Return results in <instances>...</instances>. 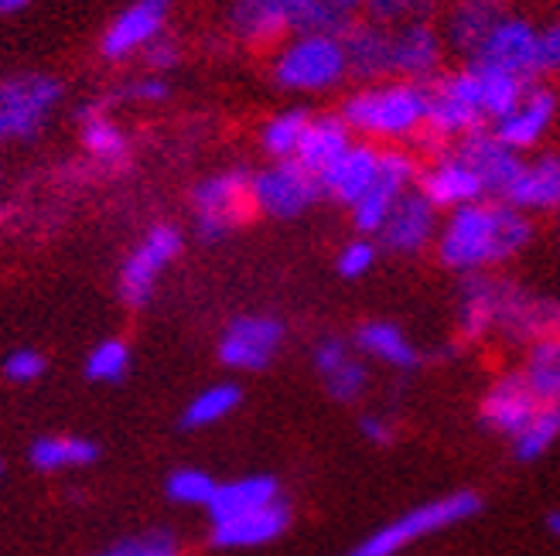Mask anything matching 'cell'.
Segmentation results:
<instances>
[{
	"mask_svg": "<svg viewBox=\"0 0 560 556\" xmlns=\"http://www.w3.org/2000/svg\"><path fill=\"white\" fill-rule=\"evenodd\" d=\"M479 509H482V498L475 492H447L441 498H431L424 506H413L410 512H404L397 519L383 522L380 530H373L366 540L346 549L342 556H397V553L410 549L413 543L471 519Z\"/></svg>",
	"mask_w": 560,
	"mask_h": 556,
	"instance_id": "obj_3",
	"label": "cell"
},
{
	"mask_svg": "<svg viewBox=\"0 0 560 556\" xmlns=\"http://www.w3.org/2000/svg\"><path fill=\"white\" fill-rule=\"evenodd\" d=\"M291 525V506L288 498H277V502L254 509L246 516L226 519V522H212V546L215 549H254L280 540Z\"/></svg>",
	"mask_w": 560,
	"mask_h": 556,
	"instance_id": "obj_23",
	"label": "cell"
},
{
	"mask_svg": "<svg viewBox=\"0 0 560 556\" xmlns=\"http://www.w3.org/2000/svg\"><path fill=\"white\" fill-rule=\"evenodd\" d=\"M32 464L45 475L51 471H69V468H86L100 458V448L86 437H69V434H51V437H38L27 451Z\"/></svg>",
	"mask_w": 560,
	"mask_h": 556,
	"instance_id": "obj_31",
	"label": "cell"
},
{
	"mask_svg": "<svg viewBox=\"0 0 560 556\" xmlns=\"http://www.w3.org/2000/svg\"><path fill=\"white\" fill-rule=\"evenodd\" d=\"M502 14L506 11L492 4V0H455V4L444 11V21L438 27L444 48L462 55L465 62H475V55L482 51V45L489 42L492 27L499 24Z\"/></svg>",
	"mask_w": 560,
	"mask_h": 556,
	"instance_id": "obj_20",
	"label": "cell"
},
{
	"mask_svg": "<svg viewBox=\"0 0 560 556\" xmlns=\"http://www.w3.org/2000/svg\"><path fill=\"white\" fill-rule=\"evenodd\" d=\"M318 4L325 8V11H331L339 21H346V24H352L355 21V14L366 8V0H318Z\"/></svg>",
	"mask_w": 560,
	"mask_h": 556,
	"instance_id": "obj_50",
	"label": "cell"
},
{
	"mask_svg": "<svg viewBox=\"0 0 560 556\" xmlns=\"http://www.w3.org/2000/svg\"><path fill=\"white\" fill-rule=\"evenodd\" d=\"M441 55V32L428 17L389 27V75H400L404 82H428V75L438 72Z\"/></svg>",
	"mask_w": 560,
	"mask_h": 556,
	"instance_id": "obj_15",
	"label": "cell"
},
{
	"mask_svg": "<svg viewBox=\"0 0 560 556\" xmlns=\"http://www.w3.org/2000/svg\"><path fill=\"white\" fill-rule=\"evenodd\" d=\"M82 144H86V151L103 164H120L127 157V137L120 133L114 120H106L100 114H93L82 123Z\"/></svg>",
	"mask_w": 560,
	"mask_h": 556,
	"instance_id": "obj_39",
	"label": "cell"
},
{
	"mask_svg": "<svg viewBox=\"0 0 560 556\" xmlns=\"http://www.w3.org/2000/svg\"><path fill=\"white\" fill-rule=\"evenodd\" d=\"M280 345H284V324L270 315H243L226 324L219 339V363L236 372L267 369Z\"/></svg>",
	"mask_w": 560,
	"mask_h": 556,
	"instance_id": "obj_12",
	"label": "cell"
},
{
	"mask_svg": "<svg viewBox=\"0 0 560 556\" xmlns=\"http://www.w3.org/2000/svg\"><path fill=\"white\" fill-rule=\"evenodd\" d=\"M424 199L441 212H455L462 205H471V202H482L486 199V188L482 181L475 178V171L468 164L455 154L447 151L441 157H434L424 171H417V185H413Z\"/></svg>",
	"mask_w": 560,
	"mask_h": 556,
	"instance_id": "obj_18",
	"label": "cell"
},
{
	"mask_svg": "<svg viewBox=\"0 0 560 556\" xmlns=\"http://www.w3.org/2000/svg\"><path fill=\"white\" fill-rule=\"evenodd\" d=\"M495 335H502L510 345H526V348L534 342L560 335V297L529 294L526 287L506 281Z\"/></svg>",
	"mask_w": 560,
	"mask_h": 556,
	"instance_id": "obj_11",
	"label": "cell"
},
{
	"mask_svg": "<svg viewBox=\"0 0 560 556\" xmlns=\"http://www.w3.org/2000/svg\"><path fill=\"white\" fill-rule=\"evenodd\" d=\"M346 69V51L342 38L331 32H312V35H294L284 48H280L273 62L277 86L298 90V93H318L335 86Z\"/></svg>",
	"mask_w": 560,
	"mask_h": 556,
	"instance_id": "obj_5",
	"label": "cell"
},
{
	"mask_svg": "<svg viewBox=\"0 0 560 556\" xmlns=\"http://www.w3.org/2000/svg\"><path fill=\"white\" fill-rule=\"evenodd\" d=\"M233 32L249 45H270L284 35L331 32L342 35L346 21L325 11L318 0H236L230 11Z\"/></svg>",
	"mask_w": 560,
	"mask_h": 556,
	"instance_id": "obj_4",
	"label": "cell"
},
{
	"mask_svg": "<svg viewBox=\"0 0 560 556\" xmlns=\"http://www.w3.org/2000/svg\"><path fill=\"white\" fill-rule=\"evenodd\" d=\"M48 363H45V355L35 352V348H18L4 358V379L18 382V386H32L45 376Z\"/></svg>",
	"mask_w": 560,
	"mask_h": 556,
	"instance_id": "obj_43",
	"label": "cell"
},
{
	"mask_svg": "<svg viewBox=\"0 0 560 556\" xmlns=\"http://www.w3.org/2000/svg\"><path fill=\"white\" fill-rule=\"evenodd\" d=\"M127 96L140 99V103H158V99L167 96V82H161V79H140V82H133V86H127Z\"/></svg>",
	"mask_w": 560,
	"mask_h": 556,
	"instance_id": "obj_49",
	"label": "cell"
},
{
	"mask_svg": "<svg viewBox=\"0 0 560 556\" xmlns=\"http://www.w3.org/2000/svg\"><path fill=\"white\" fill-rule=\"evenodd\" d=\"M172 11V0H133L127 11L117 14V21L103 35V55L106 59H127L137 48H148L154 38H161V27Z\"/></svg>",
	"mask_w": 560,
	"mask_h": 556,
	"instance_id": "obj_22",
	"label": "cell"
},
{
	"mask_svg": "<svg viewBox=\"0 0 560 556\" xmlns=\"http://www.w3.org/2000/svg\"><path fill=\"white\" fill-rule=\"evenodd\" d=\"M307 123H312V117H307L304 109H284V114H277L264 127V151L273 161H291L301 147Z\"/></svg>",
	"mask_w": 560,
	"mask_h": 556,
	"instance_id": "obj_36",
	"label": "cell"
},
{
	"mask_svg": "<svg viewBox=\"0 0 560 556\" xmlns=\"http://www.w3.org/2000/svg\"><path fill=\"white\" fill-rule=\"evenodd\" d=\"M0 482H4V461H0Z\"/></svg>",
	"mask_w": 560,
	"mask_h": 556,
	"instance_id": "obj_53",
	"label": "cell"
},
{
	"mask_svg": "<svg viewBox=\"0 0 560 556\" xmlns=\"http://www.w3.org/2000/svg\"><path fill=\"white\" fill-rule=\"evenodd\" d=\"M346 358H352V345L342 342V339H322L315 345V369H318V376L339 369Z\"/></svg>",
	"mask_w": 560,
	"mask_h": 556,
	"instance_id": "obj_45",
	"label": "cell"
},
{
	"mask_svg": "<svg viewBox=\"0 0 560 556\" xmlns=\"http://www.w3.org/2000/svg\"><path fill=\"white\" fill-rule=\"evenodd\" d=\"M59 96L62 86L51 75H14L0 82V141H32Z\"/></svg>",
	"mask_w": 560,
	"mask_h": 556,
	"instance_id": "obj_8",
	"label": "cell"
},
{
	"mask_svg": "<svg viewBox=\"0 0 560 556\" xmlns=\"http://www.w3.org/2000/svg\"><path fill=\"white\" fill-rule=\"evenodd\" d=\"M475 75H479V93H482V114L486 120H499L506 117L510 109L523 99V93L529 90V82L510 75V72H499V69H486V66H471Z\"/></svg>",
	"mask_w": 560,
	"mask_h": 556,
	"instance_id": "obj_34",
	"label": "cell"
},
{
	"mask_svg": "<svg viewBox=\"0 0 560 556\" xmlns=\"http://www.w3.org/2000/svg\"><path fill=\"white\" fill-rule=\"evenodd\" d=\"M502 202L520 212H557L560 209V157L523 161V168Z\"/></svg>",
	"mask_w": 560,
	"mask_h": 556,
	"instance_id": "obj_26",
	"label": "cell"
},
{
	"mask_svg": "<svg viewBox=\"0 0 560 556\" xmlns=\"http://www.w3.org/2000/svg\"><path fill=\"white\" fill-rule=\"evenodd\" d=\"M376 263V246L370 239H352L342 246V253H339V273L346 276V281H359V276H366Z\"/></svg>",
	"mask_w": 560,
	"mask_h": 556,
	"instance_id": "obj_44",
	"label": "cell"
},
{
	"mask_svg": "<svg viewBox=\"0 0 560 556\" xmlns=\"http://www.w3.org/2000/svg\"><path fill=\"white\" fill-rule=\"evenodd\" d=\"M82 372H86V379L106 382V386L127 379V372H130V348H127V342H120V339L96 342L90 348V355H86V369H82Z\"/></svg>",
	"mask_w": 560,
	"mask_h": 556,
	"instance_id": "obj_37",
	"label": "cell"
},
{
	"mask_svg": "<svg viewBox=\"0 0 560 556\" xmlns=\"http://www.w3.org/2000/svg\"><path fill=\"white\" fill-rule=\"evenodd\" d=\"M215 478L202 468H175L164 482V495L172 498L175 506H209L215 495Z\"/></svg>",
	"mask_w": 560,
	"mask_h": 556,
	"instance_id": "obj_38",
	"label": "cell"
},
{
	"mask_svg": "<svg viewBox=\"0 0 560 556\" xmlns=\"http://www.w3.org/2000/svg\"><path fill=\"white\" fill-rule=\"evenodd\" d=\"M547 533H550L553 540H560V509L547 512Z\"/></svg>",
	"mask_w": 560,
	"mask_h": 556,
	"instance_id": "obj_52",
	"label": "cell"
},
{
	"mask_svg": "<svg viewBox=\"0 0 560 556\" xmlns=\"http://www.w3.org/2000/svg\"><path fill=\"white\" fill-rule=\"evenodd\" d=\"M355 348L366 358H376V363H383L389 369H400V372H410L420 366V352L413 348V342L389 321H366L362 324L355 331Z\"/></svg>",
	"mask_w": 560,
	"mask_h": 556,
	"instance_id": "obj_30",
	"label": "cell"
},
{
	"mask_svg": "<svg viewBox=\"0 0 560 556\" xmlns=\"http://www.w3.org/2000/svg\"><path fill=\"white\" fill-rule=\"evenodd\" d=\"M243 400V389L236 382H215V386H206L202 393H195L191 403L185 406L182 413V427L185 430H206V427H215L222 424L226 416L236 413Z\"/></svg>",
	"mask_w": 560,
	"mask_h": 556,
	"instance_id": "obj_32",
	"label": "cell"
},
{
	"mask_svg": "<svg viewBox=\"0 0 560 556\" xmlns=\"http://www.w3.org/2000/svg\"><path fill=\"white\" fill-rule=\"evenodd\" d=\"M342 38L346 69L366 82L389 75V27L376 21H352Z\"/></svg>",
	"mask_w": 560,
	"mask_h": 556,
	"instance_id": "obj_27",
	"label": "cell"
},
{
	"mask_svg": "<svg viewBox=\"0 0 560 556\" xmlns=\"http://www.w3.org/2000/svg\"><path fill=\"white\" fill-rule=\"evenodd\" d=\"M195 202V226L206 242L230 236L236 226L254 215V191H249L246 171H222L206 178L191 194Z\"/></svg>",
	"mask_w": 560,
	"mask_h": 556,
	"instance_id": "obj_7",
	"label": "cell"
},
{
	"mask_svg": "<svg viewBox=\"0 0 560 556\" xmlns=\"http://www.w3.org/2000/svg\"><path fill=\"white\" fill-rule=\"evenodd\" d=\"M349 147H352L349 123L342 117H318V120L307 123L294 161L301 164V168L312 171V175H322L328 164L339 161Z\"/></svg>",
	"mask_w": 560,
	"mask_h": 556,
	"instance_id": "obj_29",
	"label": "cell"
},
{
	"mask_svg": "<svg viewBox=\"0 0 560 556\" xmlns=\"http://www.w3.org/2000/svg\"><path fill=\"white\" fill-rule=\"evenodd\" d=\"M322 382H325V393L335 403H355L362 393H366V386H370V369L352 355V358H346L339 369L325 372Z\"/></svg>",
	"mask_w": 560,
	"mask_h": 556,
	"instance_id": "obj_40",
	"label": "cell"
},
{
	"mask_svg": "<svg viewBox=\"0 0 560 556\" xmlns=\"http://www.w3.org/2000/svg\"><path fill=\"white\" fill-rule=\"evenodd\" d=\"M557 253H560V226H557Z\"/></svg>",
	"mask_w": 560,
	"mask_h": 556,
	"instance_id": "obj_54",
	"label": "cell"
},
{
	"mask_svg": "<svg viewBox=\"0 0 560 556\" xmlns=\"http://www.w3.org/2000/svg\"><path fill=\"white\" fill-rule=\"evenodd\" d=\"M342 120L352 133L373 141H410L428 123V86L424 82H389L349 96Z\"/></svg>",
	"mask_w": 560,
	"mask_h": 556,
	"instance_id": "obj_2",
	"label": "cell"
},
{
	"mask_svg": "<svg viewBox=\"0 0 560 556\" xmlns=\"http://www.w3.org/2000/svg\"><path fill=\"white\" fill-rule=\"evenodd\" d=\"M492 4H499V0H492Z\"/></svg>",
	"mask_w": 560,
	"mask_h": 556,
	"instance_id": "obj_55",
	"label": "cell"
},
{
	"mask_svg": "<svg viewBox=\"0 0 560 556\" xmlns=\"http://www.w3.org/2000/svg\"><path fill=\"white\" fill-rule=\"evenodd\" d=\"M540 406L544 403L537 400L534 389H529V382L523 379V372H506V376H499L486 389V393H482L479 421H482L486 430L513 440L529 421H534V413Z\"/></svg>",
	"mask_w": 560,
	"mask_h": 556,
	"instance_id": "obj_17",
	"label": "cell"
},
{
	"mask_svg": "<svg viewBox=\"0 0 560 556\" xmlns=\"http://www.w3.org/2000/svg\"><path fill=\"white\" fill-rule=\"evenodd\" d=\"M438 0H366V11L370 21L386 24V27H397L404 21H417V17H428L431 8Z\"/></svg>",
	"mask_w": 560,
	"mask_h": 556,
	"instance_id": "obj_42",
	"label": "cell"
},
{
	"mask_svg": "<svg viewBox=\"0 0 560 556\" xmlns=\"http://www.w3.org/2000/svg\"><path fill=\"white\" fill-rule=\"evenodd\" d=\"M468 66L510 72V75L534 86L537 75H544V69H540V27L529 17L502 14L499 24L492 27L489 42L482 45V51L475 55V62H468Z\"/></svg>",
	"mask_w": 560,
	"mask_h": 556,
	"instance_id": "obj_9",
	"label": "cell"
},
{
	"mask_svg": "<svg viewBox=\"0 0 560 556\" xmlns=\"http://www.w3.org/2000/svg\"><path fill=\"white\" fill-rule=\"evenodd\" d=\"M380 239L394 253H420L438 239V209L417 188H410L383 222Z\"/></svg>",
	"mask_w": 560,
	"mask_h": 556,
	"instance_id": "obj_21",
	"label": "cell"
},
{
	"mask_svg": "<svg viewBox=\"0 0 560 556\" xmlns=\"http://www.w3.org/2000/svg\"><path fill=\"white\" fill-rule=\"evenodd\" d=\"M520 372L540 403H560V335L529 345Z\"/></svg>",
	"mask_w": 560,
	"mask_h": 556,
	"instance_id": "obj_33",
	"label": "cell"
},
{
	"mask_svg": "<svg viewBox=\"0 0 560 556\" xmlns=\"http://www.w3.org/2000/svg\"><path fill=\"white\" fill-rule=\"evenodd\" d=\"M32 0H0V17H11V14H18V11H24Z\"/></svg>",
	"mask_w": 560,
	"mask_h": 556,
	"instance_id": "obj_51",
	"label": "cell"
},
{
	"mask_svg": "<svg viewBox=\"0 0 560 556\" xmlns=\"http://www.w3.org/2000/svg\"><path fill=\"white\" fill-rule=\"evenodd\" d=\"M178 62V45L175 42H167V38H154L148 45V66L151 69H167V66H175Z\"/></svg>",
	"mask_w": 560,
	"mask_h": 556,
	"instance_id": "obj_48",
	"label": "cell"
},
{
	"mask_svg": "<svg viewBox=\"0 0 560 556\" xmlns=\"http://www.w3.org/2000/svg\"><path fill=\"white\" fill-rule=\"evenodd\" d=\"M468 168L475 171V178L482 181L486 188V199H502V194L510 191V185L516 181L520 168H523V157L520 151L506 147L499 141V137L492 130H475L468 137H462V141L452 147Z\"/></svg>",
	"mask_w": 560,
	"mask_h": 556,
	"instance_id": "obj_16",
	"label": "cell"
},
{
	"mask_svg": "<svg viewBox=\"0 0 560 556\" xmlns=\"http://www.w3.org/2000/svg\"><path fill=\"white\" fill-rule=\"evenodd\" d=\"M249 191H254V209L273 218H294L322 199L318 175L301 168L294 157L277 161L249 178Z\"/></svg>",
	"mask_w": 560,
	"mask_h": 556,
	"instance_id": "obj_10",
	"label": "cell"
},
{
	"mask_svg": "<svg viewBox=\"0 0 560 556\" xmlns=\"http://www.w3.org/2000/svg\"><path fill=\"white\" fill-rule=\"evenodd\" d=\"M103 556H182V543L172 530H151L114 543Z\"/></svg>",
	"mask_w": 560,
	"mask_h": 556,
	"instance_id": "obj_41",
	"label": "cell"
},
{
	"mask_svg": "<svg viewBox=\"0 0 560 556\" xmlns=\"http://www.w3.org/2000/svg\"><path fill=\"white\" fill-rule=\"evenodd\" d=\"M417 185V164L407 151H380V175L373 188L352 205V222L359 233L380 236L383 222L394 212V205Z\"/></svg>",
	"mask_w": 560,
	"mask_h": 556,
	"instance_id": "obj_13",
	"label": "cell"
},
{
	"mask_svg": "<svg viewBox=\"0 0 560 556\" xmlns=\"http://www.w3.org/2000/svg\"><path fill=\"white\" fill-rule=\"evenodd\" d=\"M359 434L366 437L373 448H389L394 443V437H397V430H394V424L386 421V416H380V413H366L359 421Z\"/></svg>",
	"mask_w": 560,
	"mask_h": 556,
	"instance_id": "obj_47",
	"label": "cell"
},
{
	"mask_svg": "<svg viewBox=\"0 0 560 556\" xmlns=\"http://www.w3.org/2000/svg\"><path fill=\"white\" fill-rule=\"evenodd\" d=\"M486 127L479 75L471 66L441 75L434 86H428V123L424 130L438 141H462V137Z\"/></svg>",
	"mask_w": 560,
	"mask_h": 556,
	"instance_id": "obj_6",
	"label": "cell"
},
{
	"mask_svg": "<svg viewBox=\"0 0 560 556\" xmlns=\"http://www.w3.org/2000/svg\"><path fill=\"white\" fill-rule=\"evenodd\" d=\"M540 69L560 72V17L540 27Z\"/></svg>",
	"mask_w": 560,
	"mask_h": 556,
	"instance_id": "obj_46",
	"label": "cell"
},
{
	"mask_svg": "<svg viewBox=\"0 0 560 556\" xmlns=\"http://www.w3.org/2000/svg\"><path fill=\"white\" fill-rule=\"evenodd\" d=\"M557 440H560V403H544L534 413V421L513 437V454L516 461H537Z\"/></svg>",
	"mask_w": 560,
	"mask_h": 556,
	"instance_id": "obj_35",
	"label": "cell"
},
{
	"mask_svg": "<svg viewBox=\"0 0 560 556\" xmlns=\"http://www.w3.org/2000/svg\"><path fill=\"white\" fill-rule=\"evenodd\" d=\"M553 114H557V96L550 90H544V86H529L510 114L492 123V133L513 151L537 147L540 137L553 123Z\"/></svg>",
	"mask_w": 560,
	"mask_h": 556,
	"instance_id": "obj_24",
	"label": "cell"
},
{
	"mask_svg": "<svg viewBox=\"0 0 560 556\" xmlns=\"http://www.w3.org/2000/svg\"><path fill=\"white\" fill-rule=\"evenodd\" d=\"M502 291H506V281H495L489 273H465V281L458 287V308H455L458 339L465 345L495 335Z\"/></svg>",
	"mask_w": 560,
	"mask_h": 556,
	"instance_id": "obj_19",
	"label": "cell"
},
{
	"mask_svg": "<svg viewBox=\"0 0 560 556\" xmlns=\"http://www.w3.org/2000/svg\"><path fill=\"white\" fill-rule=\"evenodd\" d=\"M277 498H284V495H280V482L273 475H246L236 482L215 485V495L206 509H209L212 522H226V519L246 516L254 509H264V506L277 502Z\"/></svg>",
	"mask_w": 560,
	"mask_h": 556,
	"instance_id": "obj_28",
	"label": "cell"
},
{
	"mask_svg": "<svg viewBox=\"0 0 560 556\" xmlns=\"http://www.w3.org/2000/svg\"><path fill=\"white\" fill-rule=\"evenodd\" d=\"M376 175H380V147L352 144L339 161L328 164V168L318 175V185H322V194L352 209L362 194L373 188Z\"/></svg>",
	"mask_w": 560,
	"mask_h": 556,
	"instance_id": "obj_25",
	"label": "cell"
},
{
	"mask_svg": "<svg viewBox=\"0 0 560 556\" xmlns=\"http://www.w3.org/2000/svg\"><path fill=\"white\" fill-rule=\"evenodd\" d=\"M178 253H182V233L175 226H154L133 246V253L124 260L120 270V297L130 308H144L158 287V276Z\"/></svg>",
	"mask_w": 560,
	"mask_h": 556,
	"instance_id": "obj_14",
	"label": "cell"
},
{
	"mask_svg": "<svg viewBox=\"0 0 560 556\" xmlns=\"http://www.w3.org/2000/svg\"><path fill=\"white\" fill-rule=\"evenodd\" d=\"M534 239L526 212L502 199H482L447 212L438 229V257L455 273H486L495 263H506L523 253Z\"/></svg>",
	"mask_w": 560,
	"mask_h": 556,
	"instance_id": "obj_1",
	"label": "cell"
}]
</instances>
